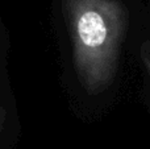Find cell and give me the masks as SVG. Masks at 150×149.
I'll return each mask as SVG.
<instances>
[{
  "label": "cell",
  "mask_w": 150,
  "mask_h": 149,
  "mask_svg": "<svg viewBox=\"0 0 150 149\" xmlns=\"http://www.w3.org/2000/svg\"><path fill=\"white\" fill-rule=\"evenodd\" d=\"M74 70L84 91L100 95L117 74L128 26L122 0H61Z\"/></svg>",
  "instance_id": "6da1fadb"
},
{
  "label": "cell",
  "mask_w": 150,
  "mask_h": 149,
  "mask_svg": "<svg viewBox=\"0 0 150 149\" xmlns=\"http://www.w3.org/2000/svg\"><path fill=\"white\" fill-rule=\"evenodd\" d=\"M141 60H142V63L145 66V70L150 81V38L146 40L141 46Z\"/></svg>",
  "instance_id": "7a4b0ae2"
},
{
  "label": "cell",
  "mask_w": 150,
  "mask_h": 149,
  "mask_svg": "<svg viewBox=\"0 0 150 149\" xmlns=\"http://www.w3.org/2000/svg\"><path fill=\"white\" fill-rule=\"evenodd\" d=\"M5 123H7V111L0 106V133H1L3 129H4Z\"/></svg>",
  "instance_id": "3957f363"
}]
</instances>
